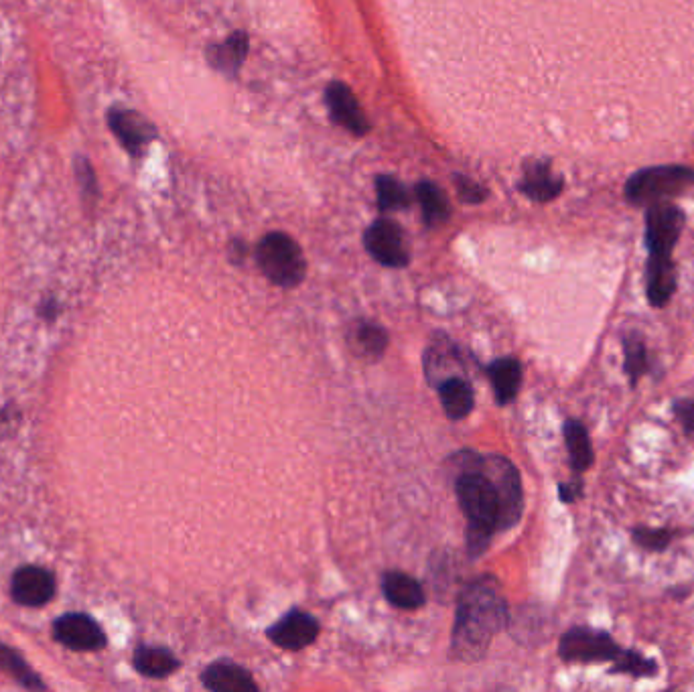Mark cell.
<instances>
[{
  "label": "cell",
  "mask_w": 694,
  "mask_h": 692,
  "mask_svg": "<svg viewBox=\"0 0 694 692\" xmlns=\"http://www.w3.org/2000/svg\"><path fill=\"white\" fill-rule=\"evenodd\" d=\"M508 605L492 579L471 583L457 607L453 632V652L461 660H477L485 654L490 640L506 626Z\"/></svg>",
  "instance_id": "cell-1"
},
{
  "label": "cell",
  "mask_w": 694,
  "mask_h": 692,
  "mask_svg": "<svg viewBox=\"0 0 694 692\" xmlns=\"http://www.w3.org/2000/svg\"><path fill=\"white\" fill-rule=\"evenodd\" d=\"M684 216L676 205L658 201L646 214V244L650 250L646 283L648 297L654 307H664L674 293L676 274L672 266V250L680 238Z\"/></svg>",
  "instance_id": "cell-2"
},
{
  "label": "cell",
  "mask_w": 694,
  "mask_h": 692,
  "mask_svg": "<svg viewBox=\"0 0 694 692\" xmlns=\"http://www.w3.org/2000/svg\"><path fill=\"white\" fill-rule=\"evenodd\" d=\"M479 463V457H477ZM455 492L459 498V506L469 520L467 530V546L469 555H481L488 548L494 532L500 528L502 518V502L494 479L485 473L481 465L477 469H465L457 483Z\"/></svg>",
  "instance_id": "cell-3"
},
{
  "label": "cell",
  "mask_w": 694,
  "mask_h": 692,
  "mask_svg": "<svg viewBox=\"0 0 694 692\" xmlns=\"http://www.w3.org/2000/svg\"><path fill=\"white\" fill-rule=\"evenodd\" d=\"M256 260L266 279L279 287L293 289L305 279V256L299 244L283 232L266 234L260 240L256 248Z\"/></svg>",
  "instance_id": "cell-4"
},
{
  "label": "cell",
  "mask_w": 694,
  "mask_h": 692,
  "mask_svg": "<svg viewBox=\"0 0 694 692\" xmlns=\"http://www.w3.org/2000/svg\"><path fill=\"white\" fill-rule=\"evenodd\" d=\"M694 185V171L686 167H654L636 173L628 185L626 195L634 203H658L664 197L678 195Z\"/></svg>",
  "instance_id": "cell-5"
},
{
  "label": "cell",
  "mask_w": 694,
  "mask_h": 692,
  "mask_svg": "<svg viewBox=\"0 0 694 692\" xmlns=\"http://www.w3.org/2000/svg\"><path fill=\"white\" fill-rule=\"evenodd\" d=\"M479 465L488 473L500 494L502 502V518H500V528H512L524 508V496H522V483H520V473L518 469L504 457L490 455V457H479Z\"/></svg>",
  "instance_id": "cell-6"
},
{
  "label": "cell",
  "mask_w": 694,
  "mask_h": 692,
  "mask_svg": "<svg viewBox=\"0 0 694 692\" xmlns=\"http://www.w3.org/2000/svg\"><path fill=\"white\" fill-rule=\"evenodd\" d=\"M559 654L567 662H605L617 660L619 648L605 632L573 628L563 636Z\"/></svg>",
  "instance_id": "cell-7"
},
{
  "label": "cell",
  "mask_w": 694,
  "mask_h": 692,
  "mask_svg": "<svg viewBox=\"0 0 694 692\" xmlns=\"http://www.w3.org/2000/svg\"><path fill=\"white\" fill-rule=\"evenodd\" d=\"M364 246L376 262L390 268H402L410 260L404 234L392 220L374 222L364 234Z\"/></svg>",
  "instance_id": "cell-8"
},
{
  "label": "cell",
  "mask_w": 694,
  "mask_h": 692,
  "mask_svg": "<svg viewBox=\"0 0 694 692\" xmlns=\"http://www.w3.org/2000/svg\"><path fill=\"white\" fill-rule=\"evenodd\" d=\"M108 126L120 145L132 155H141L155 138V126L134 110L112 108L108 112Z\"/></svg>",
  "instance_id": "cell-9"
},
{
  "label": "cell",
  "mask_w": 694,
  "mask_h": 692,
  "mask_svg": "<svg viewBox=\"0 0 694 692\" xmlns=\"http://www.w3.org/2000/svg\"><path fill=\"white\" fill-rule=\"evenodd\" d=\"M55 638L65 646L78 652L100 650L106 644L102 628L90 615L69 613L55 621Z\"/></svg>",
  "instance_id": "cell-10"
},
{
  "label": "cell",
  "mask_w": 694,
  "mask_h": 692,
  "mask_svg": "<svg viewBox=\"0 0 694 692\" xmlns=\"http://www.w3.org/2000/svg\"><path fill=\"white\" fill-rule=\"evenodd\" d=\"M266 636L283 650H303L317 640L319 621L301 609H293L276 621Z\"/></svg>",
  "instance_id": "cell-11"
},
{
  "label": "cell",
  "mask_w": 694,
  "mask_h": 692,
  "mask_svg": "<svg viewBox=\"0 0 694 692\" xmlns=\"http://www.w3.org/2000/svg\"><path fill=\"white\" fill-rule=\"evenodd\" d=\"M325 102H327V108H329L333 120L339 126H343L345 130H350L358 136H362L370 130L368 118H366L358 98L345 84H341V82L329 84L325 90Z\"/></svg>",
  "instance_id": "cell-12"
},
{
  "label": "cell",
  "mask_w": 694,
  "mask_h": 692,
  "mask_svg": "<svg viewBox=\"0 0 694 692\" xmlns=\"http://www.w3.org/2000/svg\"><path fill=\"white\" fill-rule=\"evenodd\" d=\"M11 593L25 607H41L55 593L53 575L41 567H23L13 575Z\"/></svg>",
  "instance_id": "cell-13"
},
{
  "label": "cell",
  "mask_w": 694,
  "mask_h": 692,
  "mask_svg": "<svg viewBox=\"0 0 694 692\" xmlns=\"http://www.w3.org/2000/svg\"><path fill=\"white\" fill-rule=\"evenodd\" d=\"M205 688L214 692H256L258 686L250 672L232 662H214L201 674Z\"/></svg>",
  "instance_id": "cell-14"
},
{
  "label": "cell",
  "mask_w": 694,
  "mask_h": 692,
  "mask_svg": "<svg viewBox=\"0 0 694 692\" xmlns=\"http://www.w3.org/2000/svg\"><path fill=\"white\" fill-rule=\"evenodd\" d=\"M382 591L386 599L400 609H419L427 601L421 583L400 571H390L384 575Z\"/></svg>",
  "instance_id": "cell-15"
},
{
  "label": "cell",
  "mask_w": 694,
  "mask_h": 692,
  "mask_svg": "<svg viewBox=\"0 0 694 692\" xmlns=\"http://www.w3.org/2000/svg\"><path fill=\"white\" fill-rule=\"evenodd\" d=\"M520 189L534 201H548L554 199L561 189L563 181L552 173V169L544 163H530L524 167V177L520 183Z\"/></svg>",
  "instance_id": "cell-16"
},
{
  "label": "cell",
  "mask_w": 694,
  "mask_h": 692,
  "mask_svg": "<svg viewBox=\"0 0 694 692\" xmlns=\"http://www.w3.org/2000/svg\"><path fill=\"white\" fill-rule=\"evenodd\" d=\"M496 398L500 404H510L522 384V366L514 358H500L488 368Z\"/></svg>",
  "instance_id": "cell-17"
},
{
  "label": "cell",
  "mask_w": 694,
  "mask_h": 692,
  "mask_svg": "<svg viewBox=\"0 0 694 692\" xmlns=\"http://www.w3.org/2000/svg\"><path fill=\"white\" fill-rule=\"evenodd\" d=\"M439 396L447 417L451 421H461L473 410L475 398L473 388L461 378H449L439 384Z\"/></svg>",
  "instance_id": "cell-18"
},
{
  "label": "cell",
  "mask_w": 694,
  "mask_h": 692,
  "mask_svg": "<svg viewBox=\"0 0 694 692\" xmlns=\"http://www.w3.org/2000/svg\"><path fill=\"white\" fill-rule=\"evenodd\" d=\"M248 55V37L244 33L230 35L224 43L214 45L207 53L210 63L228 76H234Z\"/></svg>",
  "instance_id": "cell-19"
},
{
  "label": "cell",
  "mask_w": 694,
  "mask_h": 692,
  "mask_svg": "<svg viewBox=\"0 0 694 692\" xmlns=\"http://www.w3.org/2000/svg\"><path fill=\"white\" fill-rule=\"evenodd\" d=\"M134 666L149 678H165L179 668V660L165 648L143 646L134 652Z\"/></svg>",
  "instance_id": "cell-20"
},
{
  "label": "cell",
  "mask_w": 694,
  "mask_h": 692,
  "mask_svg": "<svg viewBox=\"0 0 694 692\" xmlns=\"http://www.w3.org/2000/svg\"><path fill=\"white\" fill-rule=\"evenodd\" d=\"M416 197H419V203L423 207V216L425 222L429 226H441L447 222L449 218V201L445 197V193L441 191V187H437L431 181H421L416 185Z\"/></svg>",
  "instance_id": "cell-21"
},
{
  "label": "cell",
  "mask_w": 694,
  "mask_h": 692,
  "mask_svg": "<svg viewBox=\"0 0 694 692\" xmlns=\"http://www.w3.org/2000/svg\"><path fill=\"white\" fill-rule=\"evenodd\" d=\"M565 441L569 447L571 465L575 471H585L593 463V447L587 429L579 421L565 423Z\"/></svg>",
  "instance_id": "cell-22"
},
{
  "label": "cell",
  "mask_w": 694,
  "mask_h": 692,
  "mask_svg": "<svg viewBox=\"0 0 694 692\" xmlns=\"http://www.w3.org/2000/svg\"><path fill=\"white\" fill-rule=\"evenodd\" d=\"M376 193H378V205L382 212H394V210H404L410 205V195L406 187L396 181L394 177L382 175L376 179Z\"/></svg>",
  "instance_id": "cell-23"
},
{
  "label": "cell",
  "mask_w": 694,
  "mask_h": 692,
  "mask_svg": "<svg viewBox=\"0 0 694 692\" xmlns=\"http://www.w3.org/2000/svg\"><path fill=\"white\" fill-rule=\"evenodd\" d=\"M0 668L7 670L9 674H13L15 678H19L25 686H37L43 688V684L37 680V676L25 666V662L7 646L0 644Z\"/></svg>",
  "instance_id": "cell-24"
},
{
  "label": "cell",
  "mask_w": 694,
  "mask_h": 692,
  "mask_svg": "<svg viewBox=\"0 0 694 692\" xmlns=\"http://www.w3.org/2000/svg\"><path fill=\"white\" fill-rule=\"evenodd\" d=\"M364 354H372V356H382L386 343H388V335L382 327L374 325V323H360L358 333H356Z\"/></svg>",
  "instance_id": "cell-25"
},
{
  "label": "cell",
  "mask_w": 694,
  "mask_h": 692,
  "mask_svg": "<svg viewBox=\"0 0 694 692\" xmlns=\"http://www.w3.org/2000/svg\"><path fill=\"white\" fill-rule=\"evenodd\" d=\"M646 370V348L636 337L626 339V372L636 382L640 374Z\"/></svg>",
  "instance_id": "cell-26"
},
{
  "label": "cell",
  "mask_w": 694,
  "mask_h": 692,
  "mask_svg": "<svg viewBox=\"0 0 694 692\" xmlns=\"http://www.w3.org/2000/svg\"><path fill=\"white\" fill-rule=\"evenodd\" d=\"M76 175H78V185L84 195V201H94L98 197V181L86 157H76Z\"/></svg>",
  "instance_id": "cell-27"
},
{
  "label": "cell",
  "mask_w": 694,
  "mask_h": 692,
  "mask_svg": "<svg viewBox=\"0 0 694 692\" xmlns=\"http://www.w3.org/2000/svg\"><path fill=\"white\" fill-rule=\"evenodd\" d=\"M617 670L621 672H630V674H636V676H642V674H650L654 672V664L634 652H623L621 656H617Z\"/></svg>",
  "instance_id": "cell-28"
},
{
  "label": "cell",
  "mask_w": 694,
  "mask_h": 692,
  "mask_svg": "<svg viewBox=\"0 0 694 692\" xmlns=\"http://www.w3.org/2000/svg\"><path fill=\"white\" fill-rule=\"evenodd\" d=\"M455 185H457L461 199H465L467 203H479L485 199V189L477 181H471L467 177H457Z\"/></svg>",
  "instance_id": "cell-29"
},
{
  "label": "cell",
  "mask_w": 694,
  "mask_h": 692,
  "mask_svg": "<svg viewBox=\"0 0 694 692\" xmlns=\"http://www.w3.org/2000/svg\"><path fill=\"white\" fill-rule=\"evenodd\" d=\"M636 538L638 542H642L644 546H650V548H666V534L664 532H658V530H642V532H636Z\"/></svg>",
  "instance_id": "cell-30"
}]
</instances>
